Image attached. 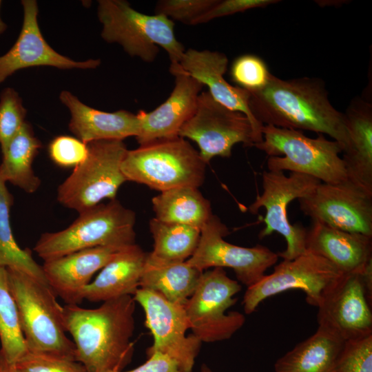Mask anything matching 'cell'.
Masks as SVG:
<instances>
[{
	"instance_id": "6da1fadb",
	"label": "cell",
	"mask_w": 372,
	"mask_h": 372,
	"mask_svg": "<svg viewBox=\"0 0 372 372\" xmlns=\"http://www.w3.org/2000/svg\"><path fill=\"white\" fill-rule=\"evenodd\" d=\"M249 92L250 111L262 125L328 135L341 145L342 153L349 149L344 114L330 102L322 79L308 76L282 79L271 73L262 89Z\"/></svg>"
},
{
	"instance_id": "7a4b0ae2",
	"label": "cell",
	"mask_w": 372,
	"mask_h": 372,
	"mask_svg": "<svg viewBox=\"0 0 372 372\" xmlns=\"http://www.w3.org/2000/svg\"><path fill=\"white\" fill-rule=\"evenodd\" d=\"M96 309L78 304L63 307L67 331L76 350V361L87 372L123 371L132 361L134 346L131 338L135 322L132 296L105 302Z\"/></svg>"
},
{
	"instance_id": "3957f363",
	"label": "cell",
	"mask_w": 372,
	"mask_h": 372,
	"mask_svg": "<svg viewBox=\"0 0 372 372\" xmlns=\"http://www.w3.org/2000/svg\"><path fill=\"white\" fill-rule=\"evenodd\" d=\"M6 269L28 350L76 361L75 344L66 335L63 307L56 301L54 292L25 273Z\"/></svg>"
},
{
	"instance_id": "277c9868",
	"label": "cell",
	"mask_w": 372,
	"mask_h": 372,
	"mask_svg": "<svg viewBox=\"0 0 372 372\" xmlns=\"http://www.w3.org/2000/svg\"><path fill=\"white\" fill-rule=\"evenodd\" d=\"M97 15L106 42L119 44L130 56L146 63L156 59L160 46L171 64H179L185 50L175 36L174 21L166 16L140 12L124 0L98 1Z\"/></svg>"
},
{
	"instance_id": "5b68a950",
	"label": "cell",
	"mask_w": 372,
	"mask_h": 372,
	"mask_svg": "<svg viewBox=\"0 0 372 372\" xmlns=\"http://www.w3.org/2000/svg\"><path fill=\"white\" fill-rule=\"evenodd\" d=\"M79 214L67 228L41 235L33 249L44 261L92 247L135 244L136 214L116 198Z\"/></svg>"
},
{
	"instance_id": "8992f818",
	"label": "cell",
	"mask_w": 372,
	"mask_h": 372,
	"mask_svg": "<svg viewBox=\"0 0 372 372\" xmlns=\"http://www.w3.org/2000/svg\"><path fill=\"white\" fill-rule=\"evenodd\" d=\"M262 134V141L254 147L269 156L268 170L303 174L326 183L349 179L341 145L324 134L310 138L302 131L270 125H263Z\"/></svg>"
},
{
	"instance_id": "52a82bcc",
	"label": "cell",
	"mask_w": 372,
	"mask_h": 372,
	"mask_svg": "<svg viewBox=\"0 0 372 372\" xmlns=\"http://www.w3.org/2000/svg\"><path fill=\"white\" fill-rule=\"evenodd\" d=\"M205 166L199 152L177 136L127 149L121 169L126 180L161 192L182 187L198 188L204 181Z\"/></svg>"
},
{
	"instance_id": "ba28073f",
	"label": "cell",
	"mask_w": 372,
	"mask_h": 372,
	"mask_svg": "<svg viewBox=\"0 0 372 372\" xmlns=\"http://www.w3.org/2000/svg\"><path fill=\"white\" fill-rule=\"evenodd\" d=\"M86 158L57 188L58 202L83 212L105 200H114L127 181L121 165L127 149L123 141L102 140L87 144Z\"/></svg>"
},
{
	"instance_id": "9c48e42d",
	"label": "cell",
	"mask_w": 372,
	"mask_h": 372,
	"mask_svg": "<svg viewBox=\"0 0 372 372\" xmlns=\"http://www.w3.org/2000/svg\"><path fill=\"white\" fill-rule=\"evenodd\" d=\"M241 290L223 268L203 272L184 308L192 334L201 342H214L230 338L244 324L245 316L227 310L235 304L234 296Z\"/></svg>"
},
{
	"instance_id": "30bf717a",
	"label": "cell",
	"mask_w": 372,
	"mask_h": 372,
	"mask_svg": "<svg viewBox=\"0 0 372 372\" xmlns=\"http://www.w3.org/2000/svg\"><path fill=\"white\" fill-rule=\"evenodd\" d=\"M262 193L257 196L249 206L251 213L256 214L264 207L265 227L258 234L263 238L273 232L281 234L285 239V250L278 252L283 260H292L306 250L307 231L299 225H292L288 218V205L295 199L310 194L320 183L316 178L303 174L291 172L286 176L284 172L266 171L262 173Z\"/></svg>"
},
{
	"instance_id": "8fae6325",
	"label": "cell",
	"mask_w": 372,
	"mask_h": 372,
	"mask_svg": "<svg viewBox=\"0 0 372 372\" xmlns=\"http://www.w3.org/2000/svg\"><path fill=\"white\" fill-rule=\"evenodd\" d=\"M372 268L341 273L323 291L318 307L320 327L344 342L372 334Z\"/></svg>"
},
{
	"instance_id": "7c38bea8",
	"label": "cell",
	"mask_w": 372,
	"mask_h": 372,
	"mask_svg": "<svg viewBox=\"0 0 372 372\" xmlns=\"http://www.w3.org/2000/svg\"><path fill=\"white\" fill-rule=\"evenodd\" d=\"M178 136L197 143L199 154L206 164L216 156L230 157L237 143L245 147L256 144L248 118L217 102L208 91L200 93L196 112L183 125Z\"/></svg>"
},
{
	"instance_id": "4fadbf2b",
	"label": "cell",
	"mask_w": 372,
	"mask_h": 372,
	"mask_svg": "<svg viewBox=\"0 0 372 372\" xmlns=\"http://www.w3.org/2000/svg\"><path fill=\"white\" fill-rule=\"evenodd\" d=\"M228 234L226 225L213 214L200 229L198 247L186 262L202 271L211 267L231 268L238 280L249 287L277 262L278 253L260 245L245 247L231 244L223 238Z\"/></svg>"
},
{
	"instance_id": "5bb4252c",
	"label": "cell",
	"mask_w": 372,
	"mask_h": 372,
	"mask_svg": "<svg viewBox=\"0 0 372 372\" xmlns=\"http://www.w3.org/2000/svg\"><path fill=\"white\" fill-rule=\"evenodd\" d=\"M132 296L143 307L145 326L154 338L147 355L159 351L172 358L180 372H192L202 342L194 334L186 335L190 325L184 305L145 288L139 287Z\"/></svg>"
},
{
	"instance_id": "9a60e30c",
	"label": "cell",
	"mask_w": 372,
	"mask_h": 372,
	"mask_svg": "<svg viewBox=\"0 0 372 372\" xmlns=\"http://www.w3.org/2000/svg\"><path fill=\"white\" fill-rule=\"evenodd\" d=\"M341 273L323 257L306 251L292 260H283L269 275L247 287L242 300L246 314L253 313L264 300L278 293L300 289L308 304L318 307L324 289Z\"/></svg>"
},
{
	"instance_id": "2e32d148",
	"label": "cell",
	"mask_w": 372,
	"mask_h": 372,
	"mask_svg": "<svg viewBox=\"0 0 372 372\" xmlns=\"http://www.w3.org/2000/svg\"><path fill=\"white\" fill-rule=\"evenodd\" d=\"M298 202L300 210L313 221L372 237V192L349 179L320 183Z\"/></svg>"
},
{
	"instance_id": "e0dca14e",
	"label": "cell",
	"mask_w": 372,
	"mask_h": 372,
	"mask_svg": "<svg viewBox=\"0 0 372 372\" xmlns=\"http://www.w3.org/2000/svg\"><path fill=\"white\" fill-rule=\"evenodd\" d=\"M22 27L14 45L0 56V84L16 72L30 67L50 66L61 70L95 69L100 59L74 61L54 50L44 39L38 23L35 0H22Z\"/></svg>"
},
{
	"instance_id": "ac0fdd59",
	"label": "cell",
	"mask_w": 372,
	"mask_h": 372,
	"mask_svg": "<svg viewBox=\"0 0 372 372\" xmlns=\"http://www.w3.org/2000/svg\"><path fill=\"white\" fill-rule=\"evenodd\" d=\"M169 72L175 83L167 99L153 111L140 110L136 114L139 132L135 138L140 145L179 136L180 130L196 112L203 85L179 64H170Z\"/></svg>"
},
{
	"instance_id": "d6986e66",
	"label": "cell",
	"mask_w": 372,
	"mask_h": 372,
	"mask_svg": "<svg viewBox=\"0 0 372 372\" xmlns=\"http://www.w3.org/2000/svg\"><path fill=\"white\" fill-rule=\"evenodd\" d=\"M228 59L222 52L192 48L185 51L179 62L187 74L208 87V92L217 102L229 110L242 113L248 118L253 127L256 144L259 143L262 141L263 125L250 111L249 92L230 85L224 79Z\"/></svg>"
},
{
	"instance_id": "ffe728a7",
	"label": "cell",
	"mask_w": 372,
	"mask_h": 372,
	"mask_svg": "<svg viewBox=\"0 0 372 372\" xmlns=\"http://www.w3.org/2000/svg\"><path fill=\"white\" fill-rule=\"evenodd\" d=\"M122 248L96 247L80 250L44 261L42 269L56 296L67 304H78L83 301L81 293L94 274Z\"/></svg>"
},
{
	"instance_id": "44dd1931",
	"label": "cell",
	"mask_w": 372,
	"mask_h": 372,
	"mask_svg": "<svg viewBox=\"0 0 372 372\" xmlns=\"http://www.w3.org/2000/svg\"><path fill=\"white\" fill-rule=\"evenodd\" d=\"M306 250L320 256L342 273L372 268V237L313 221L307 231Z\"/></svg>"
},
{
	"instance_id": "7402d4cb",
	"label": "cell",
	"mask_w": 372,
	"mask_h": 372,
	"mask_svg": "<svg viewBox=\"0 0 372 372\" xmlns=\"http://www.w3.org/2000/svg\"><path fill=\"white\" fill-rule=\"evenodd\" d=\"M59 99L70 112V131L86 144L102 140L123 141L138 134L139 121L132 112L123 110L114 112L96 110L67 90L61 92Z\"/></svg>"
},
{
	"instance_id": "603a6c76",
	"label": "cell",
	"mask_w": 372,
	"mask_h": 372,
	"mask_svg": "<svg viewBox=\"0 0 372 372\" xmlns=\"http://www.w3.org/2000/svg\"><path fill=\"white\" fill-rule=\"evenodd\" d=\"M147 253L134 244L121 249L81 293L82 300L105 302L133 296L139 288Z\"/></svg>"
},
{
	"instance_id": "cb8c5ba5",
	"label": "cell",
	"mask_w": 372,
	"mask_h": 372,
	"mask_svg": "<svg viewBox=\"0 0 372 372\" xmlns=\"http://www.w3.org/2000/svg\"><path fill=\"white\" fill-rule=\"evenodd\" d=\"M344 114L350 147L342 158L348 178L372 192V104L356 97Z\"/></svg>"
},
{
	"instance_id": "d4e9b609",
	"label": "cell",
	"mask_w": 372,
	"mask_h": 372,
	"mask_svg": "<svg viewBox=\"0 0 372 372\" xmlns=\"http://www.w3.org/2000/svg\"><path fill=\"white\" fill-rule=\"evenodd\" d=\"M345 342L318 327L274 364L275 372H334Z\"/></svg>"
},
{
	"instance_id": "484cf974",
	"label": "cell",
	"mask_w": 372,
	"mask_h": 372,
	"mask_svg": "<svg viewBox=\"0 0 372 372\" xmlns=\"http://www.w3.org/2000/svg\"><path fill=\"white\" fill-rule=\"evenodd\" d=\"M41 147L42 143L35 136L32 125L25 121L1 152V178L26 193L36 192L41 180L35 174L32 164Z\"/></svg>"
},
{
	"instance_id": "4316f807",
	"label": "cell",
	"mask_w": 372,
	"mask_h": 372,
	"mask_svg": "<svg viewBox=\"0 0 372 372\" xmlns=\"http://www.w3.org/2000/svg\"><path fill=\"white\" fill-rule=\"evenodd\" d=\"M203 272L186 261L156 263L146 258L139 287L155 291L171 302L185 305Z\"/></svg>"
},
{
	"instance_id": "83f0119b",
	"label": "cell",
	"mask_w": 372,
	"mask_h": 372,
	"mask_svg": "<svg viewBox=\"0 0 372 372\" xmlns=\"http://www.w3.org/2000/svg\"><path fill=\"white\" fill-rule=\"evenodd\" d=\"M152 205L156 219L200 229L213 215L209 202L192 187L161 192L152 198Z\"/></svg>"
},
{
	"instance_id": "f1b7e54d",
	"label": "cell",
	"mask_w": 372,
	"mask_h": 372,
	"mask_svg": "<svg viewBox=\"0 0 372 372\" xmlns=\"http://www.w3.org/2000/svg\"><path fill=\"white\" fill-rule=\"evenodd\" d=\"M154 241L153 251L147 260L156 263L184 262L196 251L200 229L194 227L161 221L156 218L149 222Z\"/></svg>"
},
{
	"instance_id": "f546056e",
	"label": "cell",
	"mask_w": 372,
	"mask_h": 372,
	"mask_svg": "<svg viewBox=\"0 0 372 372\" xmlns=\"http://www.w3.org/2000/svg\"><path fill=\"white\" fill-rule=\"evenodd\" d=\"M13 204L14 197L0 176V266L21 271L49 286L42 266L34 260L31 251L21 249L14 238L10 218Z\"/></svg>"
},
{
	"instance_id": "4dcf8cb0",
	"label": "cell",
	"mask_w": 372,
	"mask_h": 372,
	"mask_svg": "<svg viewBox=\"0 0 372 372\" xmlns=\"http://www.w3.org/2000/svg\"><path fill=\"white\" fill-rule=\"evenodd\" d=\"M0 361L15 364L28 351L7 269L0 266Z\"/></svg>"
},
{
	"instance_id": "1f68e13d",
	"label": "cell",
	"mask_w": 372,
	"mask_h": 372,
	"mask_svg": "<svg viewBox=\"0 0 372 372\" xmlns=\"http://www.w3.org/2000/svg\"><path fill=\"white\" fill-rule=\"evenodd\" d=\"M27 110L19 94L12 87L0 93V147L3 152L19 132L24 123Z\"/></svg>"
},
{
	"instance_id": "d6a6232c",
	"label": "cell",
	"mask_w": 372,
	"mask_h": 372,
	"mask_svg": "<svg viewBox=\"0 0 372 372\" xmlns=\"http://www.w3.org/2000/svg\"><path fill=\"white\" fill-rule=\"evenodd\" d=\"M271 72L266 63L254 54H243L232 63L230 70L231 80L248 92L262 89L268 83Z\"/></svg>"
},
{
	"instance_id": "836d02e7",
	"label": "cell",
	"mask_w": 372,
	"mask_h": 372,
	"mask_svg": "<svg viewBox=\"0 0 372 372\" xmlns=\"http://www.w3.org/2000/svg\"><path fill=\"white\" fill-rule=\"evenodd\" d=\"M14 366L17 372H87L79 362L50 353L30 351Z\"/></svg>"
},
{
	"instance_id": "e575fe53",
	"label": "cell",
	"mask_w": 372,
	"mask_h": 372,
	"mask_svg": "<svg viewBox=\"0 0 372 372\" xmlns=\"http://www.w3.org/2000/svg\"><path fill=\"white\" fill-rule=\"evenodd\" d=\"M334 372H372V334L345 342Z\"/></svg>"
},
{
	"instance_id": "d590c367",
	"label": "cell",
	"mask_w": 372,
	"mask_h": 372,
	"mask_svg": "<svg viewBox=\"0 0 372 372\" xmlns=\"http://www.w3.org/2000/svg\"><path fill=\"white\" fill-rule=\"evenodd\" d=\"M218 0H161L156 3L155 13L163 14L186 25L196 21L208 12Z\"/></svg>"
},
{
	"instance_id": "8d00e7d4",
	"label": "cell",
	"mask_w": 372,
	"mask_h": 372,
	"mask_svg": "<svg viewBox=\"0 0 372 372\" xmlns=\"http://www.w3.org/2000/svg\"><path fill=\"white\" fill-rule=\"evenodd\" d=\"M48 153L51 161L61 167H76L86 158L87 145L68 135L54 137L49 143Z\"/></svg>"
},
{
	"instance_id": "74e56055",
	"label": "cell",
	"mask_w": 372,
	"mask_h": 372,
	"mask_svg": "<svg viewBox=\"0 0 372 372\" xmlns=\"http://www.w3.org/2000/svg\"><path fill=\"white\" fill-rule=\"evenodd\" d=\"M280 2L278 0H218L217 3L202 15L195 25L207 23L212 19L242 12L250 9L265 8Z\"/></svg>"
},
{
	"instance_id": "f35d334b",
	"label": "cell",
	"mask_w": 372,
	"mask_h": 372,
	"mask_svg": "<svg viewBox=\"0 0 372 372\" xmlns=\"http://www.w3.org/2000/svg\"><path fill=\"white\" fill-rule=\"evenodd\" d=\"M147 358L145 362L135 369L112 372H180L176 362L167 354L155 351Z\"/></svg>"
},
{
	"instance_id": "ab89813d",
	"label": "cell",
	"mask_w": 372,
	"mask_h": 372,
	"mask_svg": "<svg viewBox=\"0 0 372 372\" xmlns=\"http://www.w3.org/2000/svg\"><path fill=\"white\" fill-rule=\"evenodd\" d=\"M0 372H17L14 364H9L0 361Z\"/></svg>"
},
{
	"instance_id": "60d3db41",
	"label": "cell",
	"mask_w": 372,
	"mask_h": 372,
	"mask_svg": "<svg viewBox=\"0 0 372 372\" xmlns=\"http://www.w3.org/2000/svg\"><path fill=\"white\" fill-rule=\"evenodd\" d=\"M1 3H2V1H0V10H1ZM7 28H8V25L3 21V19L1 17V14H0V36L2 35L6 32Z\"/></svg>"
},
{
	"instance_id": "b9f144b4",
	"label": "cell",
	"mask_w": 372,
	"mask_h": 372,
	"mask_svg": "<svg viewBox=\"0 0 372 372\" xmlns=\"http://www.w3.org/2000/svg\"><path fill=\"white\" fill-rule=\"evenodd\" d=\"M200 372H213L205 364H203L200 369Z\"/></svg>"
}]
</instances>
